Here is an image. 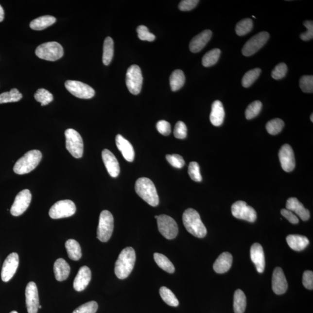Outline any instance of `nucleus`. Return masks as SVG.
<instances>
[{
    "label": "nucleus",
    "mask_w": 313,
    "mask_h": 313,
    "mask_svg": "<svg viewBox=\"0 0 313 313\" xmlns=\"http://www.w3.org/2000/svg\"><path fill=\"white\" fill-rule=\"evenodd\" d=\"M231 213L235 218L249 222H254L257 218L255 210L243 201H238L233 204Z\"/></svg>",
    "instance_id": "obj_13"
},
{
    "label": "nucleus",
    "mask_w": 313,
    "mask_h": 313,
    "mask_svg": "<svg viewBox=\"0 0 313 313\" xmlns=\"http://www.w3.org/2000/svg\"><path fill=\"white\" fill-rule=\"evenodd\" d=\"M313 114H312V115L311 116V120L312 122H313Z\"/></svg>",
    "instance_id": "obj_56"
},
{
    "label": "nucleus",
    "mask_w": 313,
    "mask_h": 313,
    "mask_svg": "<svg viewBox=\"0 0 313 313\" xmlns=\"http://www.w3.org/2000/svg\"><path fill=\"white\" fill-rule=\"evenodd\" d=\"M143 84L142 73L139 66L132 65L126 74V85L131 94L138 95L141 91Z\"/></svg>",
    "instance_id": "obj_8"
},
{
    "label": "nucleus",
    "mask_w": 313,
    "mask_h": 313,
    "mask_svg": "<svg viewBox=\"0 0 313 313\" xmlns=\"http://www.w3.org/2000/svg\"><path fill=\"white\" fill-rule=\"evenodd\" d=\"M98 309V303L95 301H91L78 307L73 313H96Z\"/></svg>",
    "instance_id": "obj_44"
},
{
    "label": "nucleus",
    "mask_w": 313,
    "mask_h": 313,
    "mask_svg": "<svg viewBox=\"0 0 313 313\" xmlns=\"http://www.w3.org/2000/svg\"><path fill=\"white\" fill-rule=\"evenodd\" d=\"M303 285L306 288L310 290L313 289V273L312 271L307 270L303 273Z\"/></svg>",
    "instance_id": "obj_53"
},
{
    "label": "nucleus",
    "mask_w": 313,
    "mask_h": 313,
    "mask_svg": "<svg viewBox=\"0 0 313 313\" xmlns=\"http://www.w3.org/2000/svg\"><path fill=\"white\" fill-rule=\"evenodd\" d=\"M188 173L191 179L195 182H200L203 179L200 174L199 164L197 162L192 161L190 163Z\"/></svg>",
    "instance_id": "obj_43"
},
{
    "label": "nucleus",
    "mask_w": 313,
    "mask_h": 313,
    "mask_svg": "<svg viewBox=\"0 0 313 313\" xmlns=\"http://www.w3.org/2000/svg\"><path fill=\"white\" fill-rule=\"evenodd\" d=\"M156 127L159 133L164 136H168L171 134V125L169 122L165 120H161L156 123Z\"/></svg>",
    "instance_id": "obj_51"
},
{
    "label": "nucleus",
    "mask_w": 313,
    "mask_h": 313,
    "mask_svg": "<svg viewBox=\"0 0 313 313\" xmlns=\"http://www.w3.org/2000/svg\"><path fill=\"white\" fill-rule=\"evenodd\" d=\"M41 308H42V306L41 305H39L38 309H41Z\"/></svg>",
    "instance_id": "obj_58"
},
{
    "label": "nucleus",
    "mask_w": 313,
    "mask_h": 313,
    "mask_svg": "<svg viewBox=\"0 0 313 313\" xmlns=\"http://www.w3.org/2000/svg\"><path fill=\"white\" fill-rule=\"evenodd\" d=\"M154 259L156 263L161 269L168 273H174L175 269H174V264L165 255L159 254V253H155Z\"/></svg>",
    "instance_id": "obj_34"
},
{
    "label": "nucleus",
    "mask_w": 313,
    "mask_h": 313,
    "mask_svg": "<svg viewBox=\"0 0 313 313\" xmlns=\"http://www.w3.org/2000/svg\"><path fill=\"white\" fill-rule=\"evenodd\" d=\"M166 159L173 167L177 168V169H180L185 164L184 159L181 156L179 155H167Z\"/></svg>",
    "instance_id": "obj_48"
},
{
    "label": "nucleus",
    "mask_w": 313,
    "mask_h": 313,
    "mask_svg": "<svg viewBox=\"0 0 313 313\" xmlns=\"http://www.w3.org/2000/svg\"><path fill=\"white\" fill-rule=\"evenodd\" d=\"M261 69L256 68L249 70L244 74L242 79V85L245 88L251 86L260 76Z\"/></svg>",
    "instance_id": "obj_38"
},
{
    "label": "nucleus",
    "mask_w": 313,
    "mask_h": 313,
    "mask_svg": "<svg viewBox=\"0 0 313 313\" xmlns=\"http://www.w3.org/2000/svg\"><path fill=\"white\" fill-rule=\"evenodd\" d=\"M225 110L221 101H216L212 104L210 121L215 126H221L224 121Z\"/></svg>",
    "instance_id": "obj_27"
},
{
    "label": "nucleus",
    "mask_w": 313,
    "mask_h": 313,
    "mask_svg": "<svg viewBox=\"0 0 313 313\" xmlns=\"http://www.w3.org/2000/svg\"><path fill=\"white\" fill-rule=\"evenodd\" d=\"M116 143L117 148L121 152L123 157L126 161L132 162L135 158V152L133 146L130 142L121 135H117L116 137Z\"/></svg>",
    "instance_id": "obj_23"
},
{
    "label": "nucleus",
    "mask_w": 313,
    "mask_h": 313,
    "mask_svg": "<svg viewBox=\"0 0 313 313\" xmlns=\"http://www.w3.org/2000/svg\"><path fill=\"white\" fill-rule=\"evenodd\" d=\"M212 32L206 30L192 39L190 43V50L192 53H197L202 50L211 38Z\"/></svg>",
    "instance_id": "obj_21"
},
{
    "label": "nucleus",
    "mask_w": 313,
    "mask_h": 313,
    "mask_svg": "<svg viewBox=\"0 0 313 313\" xmlns=\"http://www.w3.org/2000/svg\"><path fill=\"white\" fill-rule=\"evenodd\" d=\"M32 194L29 190L25 189L17 194L11 209V213L14 216H19L26 211L31 204Z\"/></svg>",
    "instance_id": "obj_14"
},
{
    "label": "nucleus",
    "mask_w": 313,
    "mask_h": 313,
    "mask_svg": "<svg viewBox=\"0 0 313 313\" xmlns=\"http://www.w3.org/2000/svg\"><path fill=\"white\" fill-rule=\"evenodd\" d=\"M66 147L69 153L76 158L82 157L84 143L79 133L73 129H68L65 132Z\"/></svg>",
    "instance_id": "obj_7"
},
{
    "label": "nucleus",
    "mask_w": 313,
    "mask_h": 313,
    "mask_svg": "<svg viewBox=\"0 0 313 313\" xmlns=\"http://www.w3.org/2000/svg\"><path fill=\"white\" fill-rule=\"evenodd\" d=\"M262 104L260 101L253 102L249 105L245 110V117L246 119L251 120L257 117L260 113Z\"/></svg>",
    "instance_id": "obj_42"
},
{
    "label": "nucleus",
    "mask_w": 313,
    "mask_h": 313,
    "mask_svg": "<svg viewBox=\"0 0 313 313\" xmlns=\"http://www.w3.org/2000/svg\"><path fill=\"white\" fill-rule=\"evenodd\" d=\"M65 87L69 92L78 98L88 99L94 97L95 95L94 89L81 81H66Z\"/></svg>",
    "instance_id": "obj_11"
},
{
    "label": "nucleus",
    "mask_w": 313,
    "mask_h": 313,
    "mask_svg": "<svg viewBox=\"0 0 313 313\" xmlns=\"http://www.w3.org/2000/svg\"><path fill=\"white\" fill-rule=\"evenodd\" d=\"M159 294H160L162 299L168 305L173 307H177L179 305L178 300L169 288L165 287H161L159 289Z\"/></svg>",
    "instance_id": "obj_36"
},
{
    "label": "nucleus",
    "mask_w": 313,
    "mask_h": 313,
    "mask_svg": "<svg viewBox=\"0 0 313 313\" xmlns=\"http://www.w3.org/2000/svg\"><path fill=\"white\" fill-rule=\"evenodd\" d=\"M91 279V272L88 267H81L73 282V287L77 292L83 291L87 287Z\"/></svg>",
    "instance_id": "obj_20"
},
{
    "label": "nucleus",
    "mask_w": 313,
    "mask_h": 313,
    "mask_svg": "<svg viewBox=\"0 0 313 313\" xmlns=\"http://www.w3.org/2000/svg\"><path fill=\"white\" fill-rule=\"evenodd\" d=\"M102 159L108 173L113 177H117L120 173V164L118 160L110 150L104 149L102 153Z\"/></svg>",
    "instance_id": "obj_18"
},
{
    "label": "nucleus",
    "mask_w": 313,
    "mask_h": 313,
    "mask_svg": "<svg viewBox=\"0 0 313 313\" xmlns=\"http://www.w3.org/2000/svg\"><path fill=\"white\" fill-rule=\"evenodd\" d=\"M284 126V122L280 119H275L267 123L266 127L268 133L276 135L280 133Z\"/></svg>",
    "instance_id": "obj_40"
},
{
    "label": "nucleus",
    "mask_w": 313,
    "mask_h": 313,
    "mask_svg": "<svg viewBox=\"0 0 313 313\" xmlns=\"http://www.w3.org/2000/svg\"><path fill=\"white\" fill-rule=\"evenodd\" d=\"M10 313H18L17 311H13L11 312Z\"/></svg>",
    "instance_id": "obj_57"
},
{
    "label": "nucleus",
    "mask_w": 313,
    "mask_h": 313,
    "mask_svg": "<svg viewBox=\"0 0 313 313\" xmlns=\"http://www.w3.org/2000/svg\"><path fill=\"white\" fill-rule=\"evenodd\" d=\"M26 304L28 313H37L39 297L37 285L34 282H30L25 290Z\"/></svg>",
    "instance_id": "obj_17"
},
{
    "label": "nucleus",
    "mask_w": 313,
    "mask_h": 313,
    "mask_svg": "<svg viewBox=\"0 0 313 313\" xmlns=\"http://www.w3.org/2000/svg\"><path fill=\"white\" fill-rule=\"evenodd\" d=\"M76 211V205L69 200L59 201L51 208L49 211L50 217L58 219L70 217Z\"/></svg>",
    "instance_id": "obj_9"
},
{
    "label": "nucleus",
    "mask_w": 313,
    "mask_h": 313,
    "mask_svg": "<svg viewBox=\"0 0 313 313\" xmlns=\"http://www.w3.org/2000/svg\"><path fill=\"white\" fill-rule=\"evenodd\" d=\"M286 240H287V243L290 247L296 251H303L309 244V240L308 238L300 236V235H289Z\"/></svg>",
    "instance_id": "obj_28"
},
{
    "label": "nucleus",
    "mask_w": 313,
    "mask_h": 313,
    "mask_svg": "<svg viewBox=\"0 0 313 313\" xmlns=\"http://www.w3.org/2000/svg\"><path fill=\"white\" fill-rule=\"evenodd\" d=\"M308 30L306 32L302 33L300 35V37L302 40L307 41L312 40L313 38V22L312 20H306L303 23Z\"/></svg>",
    "instance_id": "obj_50"
},
{
    "label": "nucleus",
    "mask_w": 313,
    "mask_h": 313,
    "mask_svg": "<svg viewBox=\"0 0 313 313\" xmlns=\"http://www.w3.org/2000/svg\"><path fill=\"white\" fill-rule=\"evenodd\" d=\"M288 70L287 66L284 63H279L273 69L272 76L275 80H280L284 78L287 74Z\"/></svg>",
    "instance_id": "obj_47"
},
{
    "label": "nucleus",
    "mask_w": 313,
    "mask_h": 313,
    "mask_svg": "<svg viewBox=\"0 0 313 313\" xmlns=\"http://www.w3.org/2000/svg\"><path fill=\"white\" fill-rule=\"evenodd\" d=\"M233 263V257L229 252H224L219 255L213 264V269L219 274L225 273L230 270Z\"/></svg>",
    "instance_id": "obj_25"
},
{
    "label": "nucleus",
    "mask_w": 313,
    "mask_h": 313,
    "mask_svg": "<svg viewBox=\"0 0 313 313\" xmlns=\"http://www.w3.org/2000/svg\"><path fill=\"white\" fill-rule=\"evenodd\" d=\"M221 51L218 48H215L209 51L203 56L202 60L203 65L204 67L209 68L218 62Z\"/></svg>",
    "instance_id": "obj_35"
},
{
    "label": "nucleus",
    "mask_w": 313,
    "mask_h": 313,
    "mask_svg": "<svg viewBox=\"0 0 313 313\" xmlns=\"http://www.w3.org/2000/svg\"><path fill=\"white\" fill-rule=\"evenodd\" d=\"M53 272L57 281H65L70 275V267L65 260L59 258L54 263Z\"/></svg>",
    "instance_id": "obj_26"
},
{
    "label": "nucleus",
    "mask_w": 313,
    "mask_h": 313,
    "mask_svg": "<svg viewBox=\"0 0 313 313\" xmlns=\"http://www.w3.org/2000/svg\"><path fill=\"white\" fill-rule=\"evenodd\" d=\"M170 86L173 91H178L185 83V76L181 70H176L171 75Z\"/></svg>",
    "instance_id": "obj_31"
},
{
    "label": "nucleus",
    "mask_w": 313,
    "mask_h": 313,
    "mask_svg": "<svg viewBox=\"0 0 313 313\" xmlns=\"http://www.w3.org/2000/svg\"><path fill=\"white\" fill-rule=\"evenodd\" d=\"M279 161L283 170L290 173L296 167V158L293 148L288 144L283 145L278 153Z\"/></svg>",
    "instance_id": "obj_16"
},
{
    "label": "nucleus",
    "mask_w": 313,
    "mask_h": 313,
    "mask_svg": "<svg viewBox=\"0 0 313 313\" xmlns=\"http://www.w3.org/2000/svg\"><path fill=\"white\" fill-rule=\"evenodd\" d=\"M246 306V298L241 290L235 292L234 296V311L235 313H243Z\"/></svg>",
    "instance_id": "obj_33"
},
{
    "label": "nucleus",
    "mask_w": 313,
    "mask_h": 313,
    "mask_svg": "<svg viewBox=\"0 0 313 313\" xmlns=\"http://www.w3.org/2000/svg\"><path fill=\"white\" fill-rule=\"evenodd\" d=\"M253 28V22L249 18L240 21L236 26V32L237 35L243 36L247 35L251 31Z\"/></svg>",
    "instance_id": "obj_41"
},
{
    "label": "nucleus",
    "mask_w": 313,
    "mask_h": 313,
    "mask_svg": "<svg viewBox=\"0 0 313 313\" xmlns=\"http://www.w3.org/2000/svg\"><path fill=\"white\" fill-rule=\"evenodd\" d=\"M41 159V152L37 150H31L18 159L14 165V173L17 174H24L31 173L37 167Z\"/></svg>",
    "instance_id": "obj_4"
},
{
    "label": "nucleus",
    "mask_w": 313,
    "mask_h": 313,
    "mask_svg": "<svg viewBox=\"0 0 313 313\" xmlns=\"http://www.w3.org/2000/svg\"><path fill=\"white\" fill-rule=\"evenodd\" d=\"M136 254L133 248L126 247L120 253L115 263L114 272L117 278L123 279L128 278L133 270Z\"/></svg>",
    "instance_id": "obj_1"
},
{
    "label": "nucleus",
    "mask_w": 313,
    "mask_h": 313,
    "mask_svg": "<svg viewBox=\"0 0 313 313\" xmlns=\"http://www.w3.org/2000/svg\"><path fill=\"white\" fill-rule=\"evenodd\" d=\"M135 189L137 194L150 206H158L159 202L158 195L151 180L147 177H140L137 180Z\"/></svg>",
    "instance_id": "obj_3"
},
{
    "label": "nucleus",
    "mask_w": 313,
    "mask_h": 313,
    "mask_svg": "<svg viewBox=\"0 0 313 313\" xmlns=\"http://www.w3.org/2000/svg\"><path fill=\"white\" fill-rule=\"evenodd\" d=\"M35 98L36 101L41 103L42 106H46L53 100L52 94L44 88L37 90L35 94Z\"/></svg>",
    "instance_id": "obj_39"
},
{
    "label": "nucleus",
    "mask_w": 313,
    "mask_h": 313,
    "mask_svg": "<svg viewBox=\"0 0 313 313\" xmlns=\"http://www.w3.org/2000/svg\"><path fill=\"white\" fill-rule=\"evenodd\" d=\"M19 256L16 252L12 253L5 259L2 267L1 279L5 282L13 278L19 266Z\"/></svg>",
    "instance_id": "obj_15"
},
{
    "label": "nucleus",
    "mask_w": 313,
    "mask_h": 313,
    "mask_svg": "<svg viewBox=\"0 0 313 313\" xmlns=\"http://www.w3.org/2000/svg\"><path fill=\"white\" fill-rule=\"evenodd\" d=\"M198 2V0H183L179 3L178 7L180 11H189L196 7Z\"/></svg>",
    "instance_id": "obj_52"
},
{
    "label": "nucleus",
    "mask_w": 313,
    "mask_h": 313,
    "mask_svg": "<svg viewBox=\"0 0 313 313\" xmlns=\"http://www.w3.org/2000/svg\"><path fill=\"white\" fill-rule=\"evenodd\" d=\"M65 247L70 260L77 261L82 257L81 246L77 241L73 239L68 240L65 243Z\"/></svg>",
    "instance_id": "obj_30"
},
{
    "label": "nucleus",
    "mask_w": 313,
    "mask_h": 313,
    "mask_svg": "<svg viewBox=\"0 0 313 313\" xmlns=\"http://www.w3.org/2000/svg\"><path fill=\"white\" fill-rule=\"evenodd\" d=\"M182 219L183 225L189 233L200 239L206 236L207 228L197 210L192 209H186L183 213Z\"/></svg>",
    "instance_id": "obj_2"
},
{
    "label": "nucleus",
    "mask_w": 313,
    "mask_h": 313,
    "mask_svg": "<svg viewBox=\"0 0 313 313\" xmlns=\"http://www.w3.org/2000/svg\"><path fill=\"white\" fill-rule=\"evenodd\" d=\"M114 55V42L113 39L107 37L105 39L104 44V53L102 61L104 64L107 66L110 64Z\"/></svg>",
    "instance_id": "obj_32"
},
{
    "label": "nucleus",
    "mask_w": 313,
    "mask_h": 313,
    "mask_svg": "<svg viewBox=\"0 0 313 313\" xmlns=\"http://www.w3.org/2000/svg\"><path fill=\"white\" fill-rule=\"evenodd\" d=\"M155 218L157 219L158 218V216H155Z\"/></svg>",
    "instance_id": "obj_59"
},
{
    "label": "nucleus",
    "mask_w": 313,
    "mask_h": 313,
    "mask_svg": "<svg viewBox=\"0 0 313 313\" xmlns=\"http://www.w3.org/2000/svg\"><path fill=\"white\" fill-rule=\"evenodd\" d=\"M286 208L291 211L296 213L303 221H308L311 216L309 210L305 209L296 198H289L286 204Z\"/></svg>",
    "instance_id": "obj_24"
},
{
    "label": "nucleus",
    "mask_w": 313,
    "mask_h": 313,
    "mask_svg": "<svg viewBox=\"0 0 313 313\" xmlns=\"http://www.w3.org/2000/svg\"><path fill=\"white\" fill-rule=\"evenodd\" d=\"M281 215L288 221L293 224H297L299 223V219L291 210L287 209H282L281 210Z\"/></svg>",
    "instance_id": "obj_54"
},
{
    "label": "nucleus",
    "mask_w": 313,
    "mask_h": 313,
    "mask_svg": "<svg viewBox=\"0 0 313 313\" xmlns=\"http://www.w3.org/2000/svg\"><path fill=\"white\" fill-rule=\"evenodd\" d=\"M56 22V18L52 16H46L36 18L32 21L30 27L35 31H43Z\"/></svg>",
    "instance_id": "obj_29"
},
{
    "label": "nucleus",
    "mask_w": 313,
    "mask_h": 313,
    "mask_svg": "<svg viewBox=\"0 0 313 313\" xmlns=\"http://www.w3.org/2000/svg\"><path fill=\"white\" fill-rule=\"evenodd\" d=\"M157 224L159 233L165 239L173 240L178 234V226L174 220L166 215L158 216Z\"/></svg>",
    "instance_id": "obj_10"
},
{
    "label": "nucleus",
    "mask_w": 313,
    "mask_h": 313,
    "mask_svg": "<svg viewBox=\"0 0 313 313\" xmlns=\"http://www.w3.org/2000/svg\"><path fill=\"white\" fill-rule=\"evenodd\" d=\"M64 51L61 44L52 41L42 44L35 50V55L39 58L48 61H56L63 56Z\"/></svg>",
    "instance_id": "obj_5"
},
{
    "label": "nucleus",
    "mask_w": 313,
    "mask_h": 313,
    "mask_svg": "<svg viewBox=\"0 0 313 313\" xmlns=\"http://www.w3.org/2000/svg\"><path fill=\"white\" fill-rule=\"evenodd\" d=\"M114 229V218L109 210H104L99 216L97 238L101 242L106 243L112 236Z\"/></svg>",
    "instance_id": "obj_6"
},
{
    "label": "nucleus",
    "mask_w": 313,
    "mask_h": 313,
    "mask_svg": "<svg viewBox=\"0 0 313 313\" xmlns=\"http://www.w3.org/2000/svg\"><path fill=\"white\" fill-rule=\"evenodd\" d=\"M300 88L305 93L313 92V76H303L300 78Z\"/></svg>",
    "instance_id": "obj_45"
},
{
    "label": "nucleus",
    "mask_w": 313,
    "mask_h": 313,
    "mask_svg": "<svg viewBox=\"0 0 313 313\" xmlns=\"http://www.w3.org/2000/svg\"><path fill=\"white\" fill-rule=\"evenodd\" d=\"M251 258L258 273H262L265 268V258L262 246L260 243H255L251 248Z\"/></svg>",
    "instance_id": "obj_22"
},
{
    "label": "nucleus",
    "mask_w": 313,
    "mask_h": 313,
    "mask_svg": "<svg viewBox=\"0 0 313 313\" xmlns=\"http://www.w3.org/2000/svg\"><path fill=\"white\" fill-rule=\"evenodd\" d=\"M4 10H3V8L1 7V5H0V22H2L3 20H4Z\"/></svg>",
    "instance_id": "obj_55"
},
{
    "label": "nucleus",
    "mask_w": 313,
    "mask_h": 313,
    "mask_svg": "<svg viewBox=\"0 0 313 313\" xmlns=\"http://www.w3.org/2000/svg\"><path fill=\"white\" fill-rule=\"evenodd\" d=\"M22 98V94L16 88H13L10 92H5L0 94V104L17 102Z\"/></svg>",
    "instance_id": "obj_37"
},
{
    "label": "nucleus",
    "mask_w": 313,
    "mask_h": 313,
    "mask_svg": "<svg viewBox=\"0 0 313 313\" xmlns=\"http://www.w3.org/2000/svg\"><path fill=\"white\" fill-rule=\"evenodd\" d=\"M137 33L138 37L141 40L152 42L155 40V35L150 33L145 26L140 25L138 27Z\"/></svg>",
    "instance_id": "obj_46"
},
{
    "label": "nucleus",
    "mask_w": 313,
    "mask_h": 313,
    "mask_svg": "<svg viewBox=\"0 0 313 313\" xmlns=\"http://www.w3.org/2000/svg\"><path fill=\"white\" fill-rule=\"evenodd\" d=\"M174 136L177 139H183L187 137V127L184 122H178L174 129Z\"/></svg>",
    "instance_id": "obj_49"
},
{
    "label": "nucleus",
    "mask_w": 313,
    "mask_h": 313,
    "mask_svg": "<svg viewBox=\"0 0 313 313\" xmlns=\"http://www.w3.org/2000/svg\"><path fill=\"white\" fill-rule=\"evenodd\" d=\"M269 37V33L266 32L259 33L257 35L253 36L243 47L242 50L243 55L250 56L254 55L266 44Z\"/></svg>",
    "instance_id": "obj_12"
},
{
    "label": "nucleus",
    "mask_w": 313,
    "mask_h": 313,
    "mask_svg": "<svg viewBox=\"0 0 313 313\" xmlns=\"http://www.w3.org/2000/svg\"><path fill=\"white\" fill-rule=\"evenodd\" d=\"M272 288L277 295L286 293L288 289V282L284 272L280 267H276L274 270L272 278Z\"/></svg>",
    "instance_id": "obj_19"
}]
</instances>
